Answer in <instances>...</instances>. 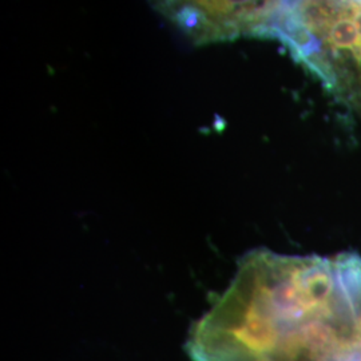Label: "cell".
<instances>
[{
  "mask_svg": "<svg viewBox=\"0 0 361 361\" xmlns=\"http://www.w3.org/2000/svg\"><path fill=\"white\" fill-rule=\"evenodd\" d=\"M357 1H360V3H361V0H357Z\"/></svg>",
  "mask_w": 361,
  "mask_h": 361,
  "instance_id": "cell-4",
  "label": "cell"
},
{
  "mask_svg": "<svg viewBox=\"0 0 361 361\" xmlns=\"http://www.w3.org/2000/svg\"><path fill=\"white\" fill-rule=\"evenodd\" d=\"M198 46L243 37L273 38L288 0H149Z\"/></svg>",
  "mask_w": 361,
  "mask_h": 361,
  "instance_id": "cell-3",
  "label": "cell"
},
{
  "mask_svg": "<svg viewBox=\"0 0 361 361\" xmlns=\"http://www.w3.org/2000/svg\"><path fill=\"white\" fill-rule=\"evenodd\" d=\"M273 38L361 119V3L288 0Z\"/></svg>",
  "mask_w": 361,
  "mask_h": 361,
  "instance_id": "cell-2",
  "label": "cell"
},
{
  "mask_svg": "<svg viewBox=\"0 0 361 361\" xmlns=\"http://www.w3.org/2000/svg\"><path fill=\"white\" fill-rule=\"evenodd\" d=\"M193 361H361V257L240 261L226 292L190 331Z\"/></svg>",
  "mask_w": 361,
  "mask_h": 361,
  "instance_id": "cell-1",
  "label": "cell"
}]
</instances>
